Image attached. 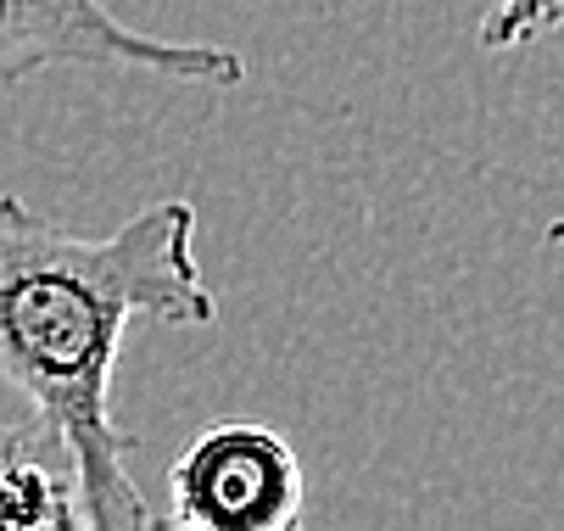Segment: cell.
Returning a JSON list of instances; mask_svg holds the SVG:
<instances>
[{"mask_svg": "<svg viewBox=\"0 0 564 531\" xmlns=\"http://www.w3.org/2000/svg\"><path fill=\"white\" fill-rule=\"evenodd\" d=\"M134 319H218L185 196L140 207L112 236H73L0 191V375L62 447L90 531L156 525L129 476L134 431L112 414V369Z\"/></svg>", "mask_w": 564, "mask_h": 531, "instance_id": "obj_1", "label": "cell"}, {"mask_svg": "<svg viewBox=\"0 0 564 531\" xmlns=\"http://www.w3.org/2000/svg\"><path fill=\"white\" fill-rule=\"evenodd\" d=\"M51 67H123L207 90L247 85L240 51L213 40L140 34L107 12V0H0V85H23Z\"/></svg>", "mask_w": 564, "mask_h": 531, "instance_id": "obj_2", "label": "cell"}, {"mask_svg": "<svg viewBox=\"0 0 564 531\" xmlns=\"http://www.w3.org/2000/svg\"><path fill=\"white\" fill-rule=\"evenodd\" d=\"M169 520L191 531H285L302 520V459L258 420L202 431L169 470Z\"/></svg>", "mask_w": 564, "mask_h": 531, "instance_id": "obj_3", "label": "cell"}, {"mask_svg": "<svg viewBox=\"0 0 564 531\" xmlns=\"http://www.w3.org/2000/svg\"><path fill=\"white\" fill-rule=\"evenodd\" d=\"M51 431L0 420V531H67L78 525V487L67 459L45 453ZM62 453V447H56Z\"/></svg>", "mask_w": 564, "mask_h": 531, "instance_id": "obj_4", "label": "cell"}, {"mask_svg": "<svg viewBox=\"0 0 564 531\" xmlns=\"http://www.w3.org/2000/svg\"><path fill=\"white\" fill-rule=\"evenodd\" d=\"M564 23V0H492L480 18V51H525L536 40H553Z\"/></svg>", "mask_w": 564, "mask_h": 531, "instance_id": "obj_5", "label": "cell"}]
</instances>
